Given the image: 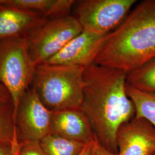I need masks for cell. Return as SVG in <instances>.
<instances>
[{
  "mask_svg": "<svg viewBox=\"0 0 155 155\" xmlns=\"http://www.w3.org/2000/svg\"><path fill=\"white\" fill-rule=\"evenodd\" d=\"M94 155H118V153H113L106 150L98 142L96 139V144L95 147Z\"/></svg>",
  "mask_w": 155,
  "mask_h": 155,
  "instance_id": "d6986e66",
  "label": "cell"
},
{
  "mask_svg": "<svg viewBox=\"0 0 155 155\" xmlns=\"http://www.w3.org/2000/svg\"><path fill=\"white\" fill-rule=\"evenodd\" d=\"M47 20L37 13L0 5V40L26 37Z\"/></svg>",
  "mask_w": 155,
  "mask_h": 155,
  "instance_id": "8fae6325",
  "label": "cell"
},
{
  "mask_svg": "<svg viewBox=\"0 0 155 155\" xmlns=\"http://www.w3.org/2000/svg\"><path fill=\"white\" fill-rule=\"evenodd\" d=\"M136 0H81L75 1L74 16L83 31L109 34L127 17Z\"/></svg>",
  "mask_w": 155,
  "mask_h": 155,
  "instance_id": "8992f818",
  "label": "cell"
},
{
  "mask_svg": "<svg viewBox=\"0 0 155 155\" xmlns=\"http://www.w3.org/2000/svg\"><path fill=\"white\" fill-rule=\"evenodd\" d=\"M155 155V153H153V155Z\"/></svg>",
  "mask_w": 155,
  "mask_h": 155,
  "instance_id": "7402d4cb",
  "label": "cell"
},
{
  "mask_svg": "<svg viewBox=\"0 0 155 155\" xmlns=\"http://www.w3.org/2000/svg\"><path fill=\"white\" fill-rule=\"evenodd\" d=\"M155 58V0H145L107 35L94 63L127 74Z\"/></svg>",
  "mask_w": 155,
  "mask_h": 155,
  "instance_id": "7a4b0ae2",
  "label": "cell"
},
{
  "mask_svg": "<svg viewBox=\"0 0 155 155\" xmlns=\"http://www.w3.org/2000/svg\"><path fill=\"white\" fill-rule=\"evenodd\" d=\"M50 133L85 145L95 140L91 125L81 109L52 111Z\"/></svg>",
  "mask_w": 155,
  "mask_h": 155,
  "instance_id": "30bf717a",
  "label": "cell"
},
{
  "mask_svg": "<svg viewBox=\"0 0 155 155\" xmlns=\"http://www.w3.org/2000/svg\"><path fill=\"white\" fill-rule=\"evenodd\" d=\"M82 31L74 16L47 20L26 36L33 62L36 66L46 63Z\"/></svg>",
  "mask_w": 155,
  "mask_h": 155,
  "instance_id": "5b68a950",
  "label": "cell"
},
{
  "mask_svg": "<svg viewBox=\"0 0 155 155\" xmlns=\"http://www.w3.org/2000/svg\"><path fill=\"white\" fill-rule=\"evenodd\" d=\"M40 144L45 155H79L86 145L51 133Z\"/></svg>",
  "mask_w": 155,
  "mask_h": 155,
  "instance_id": "5bb4252c",
  "label": "cell"
},
{
  "mask_svg": "<svg viewBox=\"0 0 155 155\" xmlns=\"http://www.w3.org/2000/svg\"><path fill=\"white\" fill-rule=\"evenodd\" d=\"M126 81L134 89L155 94V58L127 74Z\"/></svg>",
  "mask_w": 155,
  "mask_h": 155,
  "instance_id": "2e32d148",
  "label": "cell"
},
{
  "mask_svg": "<svg viewBox=\"0 0 155 155\" xmlns=\"http://www.w3.org/2000/svg\"><path fill=\"white\" fill-rule=\"evenodd\" d=\"M84 70L81 67L39 64L31 87L51 111L81 109Z\"/></svg>",
  "mask_w": 155,
  "mask_h": 155,
  "instance_id": "3957f363",
  "label": "cell"
},
{
  "mask_svg": "<svg viewBox=\"0 0 155 155\" xmlns=\"http://www.w3.org/2000/svg\"><path fill=\"white\" fill-rule=\"evenodd\" d=\"M52 111L43 104L32 87L24 93L19 102L16 116L17 134L20 143L39 141L51 132Z\"/></svg>",
  "mask_w": 155,
  "mask_h": 155,
  "instance_id": "52a82bcc",
  "label": "cell"
},
{
  "mask_svg": "<svg viewBox=\"0 0 155 155\" xmlns=\"http://www.w3.org/2000/svg\"><path fill=\"white\" fill-rule=\"evenodd\" d=\"M36 66L29 54L26 37L0 40V84L10 94L15 120L19 102L32 85Z\"/></svg>",
  "mask_w": 155,
  "mask_h": 155,
  "instance_id": "277c9868",
  "label": "cell"
},
{
  "mask_svg": "<svg viewBox=\"0 0 155 155\" xmlns=\"http://www.w3.org/2000/svg\"><path fill=\"white\" fill-rule=\"evenodd\" d=\"M107 35L82 31L45 63L85 68L94 63Z\"/></svg>",
  "mask_w": 155,
  "mask_h": 155,
  "instance_id": "ba28073f",
  "label": "cell"
},
{
  "mask_svg": "<svg viewBox=\"0 0 155 155\" xmlns=\"http://www.w3.org/2000/svg\"><path fill=\"white\" fill-rule=\"evenodd\" d=\"M95 144H96V138L94 142L90 144H87L84 147L83 150L79 155H94Z\"/></svg>",
  "mask_w": 155,
  "mask_h": 155,
  "instance_id": "ffe728a7",
  "label": "cell"
},
{
  "mask_svg": "<svg viewBox=\"0 0 155 155\" xmlns=\"http://www.w3.org/2000/svg\"><path fill=\"white\" fill-rule=\"evenodd\" d=\"M0 144H10L18 155L20 143L17 134L14 106L11 98L0 101Z\"/></svg>",
  "mask_w": 155,
  "mask_h": 155,
  "instance_id": "4fadbf2b",
  "label": "cell"
},
{
  "mask_svg": "<svg viewBox=\"0 0 155 155\" xmlns=\"http://www.w3.org/2000/svg\"><path fill=\"white\" fill-rule=\"evenodd\" d=\"M11 98L10 94L7 89L1 84H0V101L8 100Z\"/></svg>",
  "mask_w": 155,
  "mask_h": 155,
  "instance_id": "44dd1931",
  "label": "cell"
},
{
  "mask_svg": "<svg viewBox=\"0 0 155 155\" xmlns=\"http://www.w3.org/2000/svg\"><path fill=\"white\" fill-rule=\"evenodd\" d=\"M74 0H0V5L37 13L47 20L70 16Z\"/></svg>",
  "mask_w": 155,
  "mask_h": 155,
  "instance_id": "7c38bea8",
  "label": "cell"
},
{
  "mask_svg": "<svg viewBox=\"0 0 155 155\" xmlns=\"http://www.w3.org/2000/svg\"><path fill=\"white\" fill-rule=\"evenodd\" d=\"M118 155H152L155 153V127L134 117L122 125L117 134Z\"/></svg>",
  "mask_w": 155,
  "mask_h": 155,
  "instance_id": "9c48e42d",
  "label": "cell"
},
{
  "mask_svg": "<svg viewBox=\"0 0 155 155\" xmlns=\"http://www.w3.org/2000/svg\"><path fill=\"white\" fill-rule=\"evenodd\" d=\"M126 91L135 107V117L144 118L155 127V93L140 91L127 83Z\"/></svg>",
  "mask_w": 155,
  "mask_h": 155,
  "instance_id": "9a60e30c",
  "label": "cell"
},
{
  "mask_svg": "<svg viewBox=\"0 0 155 155\" xmlns=\"http://www.w3.org/2000/svg\"><path fill=\"white\" fill-rule=\"evenodd\" d=\"M17 155H45L39 141H26L20 143Z\"/></svg>",
  "mask_w": 155,
  "mask_h": 155,
  "instance_id": "e0dca14e",
  "label": "cell"
},
{
  "mask_svg": "<svg viewBox=\"0 0 155 155\" xmlns=\"http://www.w3.org/2000/svg\"><path fill=\"white\" fill-rule=\"evenodd\" d=\"M127 73L92 63L83 72L81 110L95 137L106 150L118 153L117 134L120 128L136 116L126 91Z\"/></svg>",
  "mask_w": 155,
  "mask_h": 155,
  "instance_id": "6da1fadb",
  "label": "cell"
},
{
  "mask_svg": "<svg viewBox=\"0 0 155 155\" xmlns=\"http://www.w3.org/2000/svg\"><path fill=\"white\" fill-rule=\"evenodd\" d=\"M0 155H17L10 144H0Z\"/></svg>",
  "mask_w": 155,
  "mask_h": 155,
  "instance_id": "ac0fdd59",
  "label": "cell"
}]
</instances>
